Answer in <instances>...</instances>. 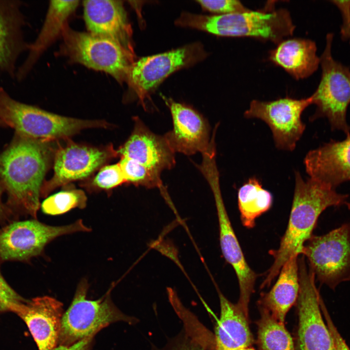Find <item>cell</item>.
<instances>
[{"instance_id": "2e32d148", "label": "cell", "mask_w": 350, "mask_h": 350, "mask_svg": "<svg viewBox=\"0 0 350 350\" xmlns=\"http://www.w3.org/2000/svg\"><path fill=\"white\" fill-rule=\"evenodd\" d=\"M173 120V129L163 136L172 150L187 156L207 151L214 141L210 140V126L207 121L191 107L164 98Z\"/></svg>"}, {"instance_id": "8d00e7d4", "label": "cell", "mask_w": 350, "mask_h": 350, "mask_svg": "<svg viewBox=\"0 0 350 350\" xmlns=\"http://www.w3.org/2000/svg\"><path fill=\"white\" fill-rule=\"evenodd\" d=\"M235 350H255V349L248 347V348H242V349H239Z\"/></svg>"}, {"instance_id": "1f68e13d", "label": "cell", "mask_w": 350, "mask_h": 350, "mask_svg": "<svg viewBox=\"0 0 350 350\" xmlns=\"http://www.w3.org/2000/svg\"><path fill=\"white\" fill-rule=\"evenodd\" d=\"M24 300L10 286L0 271V311H8L11 304L19 303Z\"/></svg>"}, {"instance_id": "d590c367", "label": "cell", "mask_w": 350, "mask_h": 350, "mask_svg": "<svg viewBox=\"0 0 350 350\" xmlns=\"http://www.w3.org/2000/svg\"><path fill=\"white\" fill-rule=\"evenodd\" d=\"M4 192L2 184L0 183V221L5 222L9 220L13 215L6 204L2 201L1 196Z\"/></svg>"}, {"instance_id": "9c48e42d", "label": "cell", "mask_w": 350, "mask_h": 350, "mask_svg": "<svg viewBox=\"0 0 350 350\" xmlns=\"http://www.w3.org/2000/svg\"><path fill=\"white\" fill-rule=\"evenodd\" d=\"M207 55L202 45L194 43L140 58L132 64L126 83L129 89L145 107V100L149 98L166 78L176 70L201 61Z\"/></svg>"}, {"instance_id": "5bb4252c", "label": "cell", "mask_w": 350, "mask_h": 350, "mask_svg": "<svg viewBox=\"0 0 350 350\" xmlns=\"http://www.w3.org/2000/svg\"><path fill=\"white\" fill-rule=\"evenodd\" d=\"M117 155L111 147L96 148L70 142L59 148L54 153L53 175L43 183L41 197L58 187L87 178Z\"/></svg>"}, {"instance_id": "f546056e", "label": "cell", "mask_w": 350, "mask_h": 350, "mask_svg": "<svg viewBox=\"0 0 350 350\" xmlns=\"http://www.w3.org/2000/svg\"><path fill=\"white\" fill-rule=\"evenodd\" d=\"M201 7L217 15L242 13L250 10L237 0H196Z\"/></svg>"}, {"instance_id": "3957f363", "label": "cell", "mask_w": 350, "mask_h": 350, "mask_svg": "<svg viewBox=\"0 0 350 350\" xmlns=\"http://www.w3.org/2000/svg\"><path fill=\"white\" fill-rule=\"evenodd\" d=\"M176 25L222 36H248L279 44L292 35L295 29L285 9L271 12L251 10L222 15H203L183 12Z\"/></svg>"}, {"instance_id": "ffe728a7", "label": "cell", "mask_w": 350, "mask_h": 350, "mask_svg": "<svg viewBox=\"0 0 350 350\" xmlns=\"http://www.w3.org/2000/svg\"><path fill=\"white\" fill-rule=\"evenodd\" d=\"M18 0H0V70L16 76L19 55L28 50L22 28L25 23Z\"/></svg>"}, {"instance_id": "603a6c76", "label": "cell", "mask_w": 350, "mask_h": 350, "mask_svg": "<svg viewBox=\"0 0 350 350\" xmlns=\"http://www.w3.org/2000/svg\"><path fill=\"white\" fill-rule=\"evenodd\" d=\"M315 43L303 38L285 39L269 52V59L296 79L307 78L320 64Z\"/></svg>"}, {"instance_id": "9a60e30c", "label": "cell", "mask_w": 350, "mask_h": 350, "mask_svg": "<svg viewBox=\"0 0 350 350\" xmlns=\"http://www.w3.org/2000/svg\"><path fill=\"white\" fill-rule=\"evenodd\" d=\"M8 311L26 323L38 350H52L58 344L63 315V304L49 296L11 304Z\"/></svg>"}, {"instance_id": "52a82bcc", "label": "cell", "mask_w": 350, "mask_h": 350, "mask_svg": "<svg viewBox=\"0 0 350 350\" xmlns=\"http://www.w3.org/2000/svg\"><path fill=\"white\" fill-rule=\"evenodd\" d=\"M88 287L85 279L78 284L72 301L62 318L58 345L69 346L94 336L112 323L137 322V319L124 315L115 306L109 294L95 300L88 299Z\"/></svg>"}, {"instance_id": "5b68a950", "label": "cell", "mask_w": 350, "mask_h": 350, "mask_svg": "<svg viewBox=\"0 0 350 350\" xmlns=\"http://www.w3.org/2000/svg\"><path fill=\"white\" fill-rule=\"evenodd\" d=\"M61 36L60 53L71 62L106 72L120 84L127 82L135 55L113 40L89 32L75 31L67 24Z\"/></svg>"}, {"instance_id": "4dcf8cb0", "label": "cell", "mask_w": 350, "mask_h": 350, "mask_svg": "<svg viewBox=\"0 0 350 350\" xmlns=\"http://www.w3.org/2000/svg\"><path fill=\"white\" fill-rule=\"evenodd\" d=\"M205 346L185 331L174 339L164 350H206Z\"/></svg>"}, {"instance_id": "484cf974", "label": "cell", "mask_w": 350, "mask_h": 350, "mask_svg": "<svg viewBox=\"0 0 350 350\" xmlns=\"http://www.w3.org/2000/svg\"><path fill=\"white\" fill-rule=\"evenodd\" d=\"M258 341L263 350H295L293 339L284 324L279 322L264 307L258 322Z\"/></svg>"}, {"instance_id": "ac0fdd59", "label": "cell", "mask_w": 350, "mask_h": 350, "mask_svg": "<svg viewBox=\"0 0 350 350\" xmlns=\"http://www.w3.org/2000/svg\"><path fill=\"white\" fill-rule=\"evenodd\" d=\"M304 164L310 178L332 188L350 180V135L342 141L331 140L310 151Z\"/></svg>"}, {"instance_id": "d4e9b609", "label": "cell", "mask_w": 350, "mask_h": 350, "mask_svg": "<svg viewBox=\"0 0 350 350\" xmlns=\"http://www.w3.org/2000/svg\"><path fill=\"white\" fill-rule=\"evenodd\" d=\"M273 196L256 177L249 178L239 189L238 205L243 225L252 228L256 219L272 207Z\"/></svg>"}, {"instance_id": "f1b7e54d", "label": "cell", "mask_w": 350, "mask_h": 350, "mask_svg": "<svg viewBox=\"0 0 350 350\" xmlns=\"http://www.w3.org/2000/svg\"><path fill=\"white\" fill-rule=\"evenodd\" d=\"M126 182L119 163L103 167L94 177L92 185L102 190H110Z\"/></svg>"}, {"instance_id": "8fae6325", "label": "cell", "mask_w": 350, "mask_h": 350, "mask_svg": "<svg viewBox=\"0 0 350 350\" xmlns=\"http://www.w3.org/2000/svg\"><path fill=\"white\" fill-rule=\"evenodd\" d=\"M299 291L298 339L300 350H335L332 337L324 322L320 306L322 298L315 276L305 258L298 259Z\"/></svg>"}, {"instance_id": "4fadbf2b", "label": "cell", "mask_w": 350, "mask_h": 350, "mask_svg": "<svg viewBox=\"0 0 350 350\" xmlns=\"http://www.w3.org/2000/svg\"><path fill=\"white\" fill-rule=\"evenodd\" d=\"M203 175L208 181L214 197L221 251L226 261L234 269L237 278L240 289L237 304L248 315L250 299L254 291L257 274L248 264L231 224L220 191L217 169H209L203 173Z\"/></svg>"}, {"instance_id": "e0dca14e", "label": "cell", "mask_w": 350, "mask_h": 350, "mask_svg": "<svg viewBox=\"0 0 350 350\" xmlns=\"http://www.w3.org/2000/svg\"><path fill=\"white\" fill-rule=\"evenodd\" d=\"M83 5L89 33L113 40L135 55L132 29L122 1L88 0Z\"/></svg>"}, {"instance_id": "4316f807", "label": "cell", "mask_w": 350, "mask_h": 350, "mask_svg": "<svg viewBox=\"0 0 350 350\" xmlns=\"http://www.w3.org/2000/svg\"><path fill=\"white\" fill-rule=\"evenodd\" d=\"M119 163L126 182L147 188H158L164 196L167 197L166 190L160 178V174L126 157H121Z\"/></svg>"}, {"instance_id": "7a4b0ae2", "label": "cell", "mask_w": 350, "mask_h": 350, "mask_svg": "<svg viewBox=\"0 0 350 350\" xmlns=\"http://www.w3.org/2000/svg\"><path fill=\"white\" fill-rule=\"evenodd\" d=\"M293 199L286 229L279 247L269 251L274 262L265 273L261 287L269 286L288 260L300 255L305 243L313 235L317 220L327 208L345 204L349 195L338 193L335 189L309 177L304 180L295 172Z\"/></svg>"}, {"instance_id": "7402d4cb", "label": "cell", "mask_w": 350, "mask_h": 350, "mask_svg": "<svg viewBox=\"0 0 350 350\" xmlns=\"http://www.w3.org/2000/svg\"><path fill=\"white\" fill-rule=\"evenodd\" d=\"M218 292L221 312L215 328L214 350L249 347L253 343V337L248 317L237 303H232L219 290Z\"/></svg>"}, {"instance_id": "30bf717a", "label": "cell", "mask_w": 350, "mask_h": 350, "mask_svg": "<svg viewBox=\"0 0 350 350\" xmlns=\"http://www.w3.org/2000/svg\"><path fill=\"white\" fill-rule=\"evenodd\" d=\"M82 219L70 224L54 226L36 219L15 221L0 228V262L28 261L40 255L55 238L78 232H89Z\"/></svg>"}, {"instance_id": "44dd1931", "label": "cell", "mask_w": 350, "mask_h": 350, "mask_svg": "<svg viewBox=\"0 0 350 350\" xmlns=\"http://www.w3.org/2000/svg\"><path fill=\"white\" fill-rule=\"evenodd\" d=\"M79 0H51L41 30L35 41L29 44L27 57L17 70L16 77L23 79L41 55L61 34L67 20L75 11Z\"/></svg>"}, {"instance_id": "7c38bea8", "label": "cell", "mask_w": 350, "mask_h": 350, "mask_svg": "<svg viewBox=\"0 0 350 350\" xmlns=\"http://www.w3.org/2000/svg\"><path fill=\"white\" fill-rule=\"evenodd\" d=\"M312 104L311 96L301 99L286 97L271 101L254 100L244 116L263 121L271 130L276 147L292 151L305 129L301 114Z\"/></svg>"}, {"instance_id": "836d02e7", "label": "cell", "mask_w": 350, "mask_h": 350, "mask_svg": "<svg viewBox=\"0 0 350 350\" xmlns=\"http://www.w3.org/2000/svg\"><path fill=\"white\" fill-rule=\"evenodd\" d=\"M320 302L322 313L323 314L326 324L332 337L335 350H350L333 324L322 299Z\"/></svg>"}, {"instance_id": "74e56055", "label": "cell", "mask_w": 350, "mask_h": 350, "mask_svg": "<svg viewBox=\"0 0 350 350\" xmlns=\"http://www.w3.org/2000/svg\"><path fill=\"white\" fill-rule=\"evenodd\" d=\"M0 127H7L5 123L0 120Z\"/></svg>"}, {"instance_id": "d6986e66", "label": "cell", "mask_w": 350, "mask_h": 350, "mask_svg": "<svg viewBox=\"0 0 350 350\" xmlns=\"http://www.w3.org/2000/svg\"><path fill=\"white\" fill-rule=\"evenodd\" d=\"M132 132L118 151L121 157L137 161L159 174L175 164V153L163 136L152 132L138 117Z\"/></svg>"}, {"instance_id": "6da1fadb", "label": "cell", "mask_w": 350, "mask_h": 350, "mask_svg": "<svg viewBox=\"0 0 350 350\" xmlns=\"http://www.w3.org/2000/svg\"><path fill=\"white\" fill-rule=\"evenodd\" d=\"M52 149L50 141L15 133L0 153V183L7 195L6 205L13 215L26 214L36 219Z\"/></svg>"}, {"instance_id": "e575fe53", "label": "cell", "mask_w": 350, "mask_h": 350, "mask_svg": "<svg viewBox=\"0 0 350 350\" xmlns=\"http://www.w3.org/2000/svg\"><path fill=\"white\" fill-rule=\"evenodd\" d=\"M94 336L89 337L71 345H58L52 350H89Z\"/></svg>"}, {"instance_id": "d6a6232c", "label": "cell", "mask_w": 350, "mask_h": 350, "mask_svg": "<svg viewBox=\"0 0 350 350\" xmlns=\"http://www.w3.org/2000/svg\"><path fill=\"white\" fill-rule=\"evenodd\" d=\"M331 2L338 8L341 14L342 38L350 41V0H332Z\"/></svg>"}, {"instance_id": "8992f818", "label": "cell", "mask_w": 350, "mask_h": 350, "mask_svg": "<svg viewBox=\"0 0 350 350\" xmlns=\"http://www.w3.org/2000/svg\"><path fill=\"white\" fill-rule=\"evenodd\" d=\"M333 36L332 33L327 35L325 47L320 57L321 80L311 95L313 104H315L316 108L310 121L326 118L332 130L342 131L348 136L350 126L346 116L350 104V70L333 58L332 51Z\"/></svg>"}, {"instance_id": "83f0119b", "label": "cell", "mask_w": 350, "mask_h": 350, "mask_svg": "<svg viewBox=\"0 0 350 350\" xmlns=\"http://www.w3.org/2000/svg\"><path fill=\"white\" fill-rule=\"evenodd\" d=\"M87 198L81 190L70 189L60 191L46 198L40 205L42 211L48 215L64 214L74 208L84 209Z\"/></svg>"}, {"instance_id": "cb8c5ba5", "label": "cell", "mask_w": 350, "mask_h": 350, "mask_svg": "<svg viewBox=\"0 0 350 350\" xmlns=\"http://www.w3.org/2000/svg\"><path fill=\"white\" fill-rule=\"evenodd\" d=\"M294 254L284 263L271 289L262 295L261 302L279 322L284 324L285 316L298 299L299 291L298 259Z\"/></svg>"}, {"instance_id": "f35d334b", "label": "cell", "mask_w": 350, "mask_h": 350, "mask_svg": "<svg viewBox=\"0 0 350 350\" xmlns=\"http://www.w3.org/2000/svg\"><path fill=\"white\" fill-rule=\"evenodd\" d=\"M345 205L348 207V209L350 210V202H347Z\"/></svg>"}, {"instance_id": "ba28073f", "label": "cell", "mask_w": 350, "mask_h": 350, "mask_svg": "<svg viewBox=\"0 0 350 350\" xmlns=\"http://www.w3.org/2000/svg\"><path fill=\"white\" fill-rule=\"evenodd\" d=\"M300 255L317 280L331 289L350 280V223L322 235L313 234Z\"/></svg>"}, {"instance_id": "277c9868", "label": "cell", "mask_w": 350, "mask_h": 350, "mask_svg": "<svg viewBox=\"0 0 350 350\" xmlns=\"http://www.w3.org/2000/svg\"><path fill=\"white\" fill-rule=\"evenodd\" d=\"M0 120L20 135L47 141L67 139L81 130L107 128L100 120H86L52 113L12 98L0 87Z\"/></svg>"}]
</instances>
